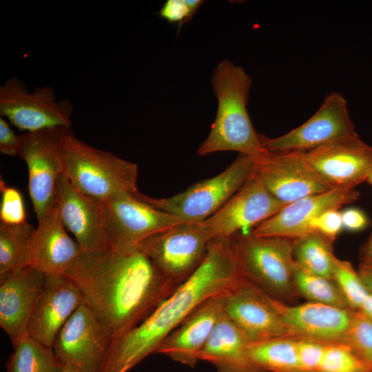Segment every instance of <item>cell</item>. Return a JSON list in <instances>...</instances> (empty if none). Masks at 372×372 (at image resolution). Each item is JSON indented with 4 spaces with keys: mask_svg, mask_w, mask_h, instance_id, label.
<instances>
[{
    "mask_svg": "<svg viewBox=\"0 0 372 372\" xmlns=\"http://www.w3.org/2000/svg\"><path fill=\"white\" fill-rule=\"evenodd\" d=\"M112 338L145 320L178 286L140 250L81 252L64 274Z\"/></svg>",
    "mask_w": 372,
    "mask_h": 372,
    "instance_id": "6da1fadb",
    "label": "cell"
},
{
    "mask_svg": "<svg viewBox=\"0 0 372 372\" xmlns=\"http://www.w3.org/2000/svg\"><path fill=\"white\" fill-rule=\"evenodd\" d=\"M234 236L209 245L198 268L145 320L112 338L100 372H127L149 354L205 300L221 296L242 278Z\"/></svg>",
    "mask_w": 372,
    "mask_h": 372,
    "instance_id": "7a4b0ae2",
    "label": "cell"
},
{
    "mask_svg": "<svg viewBox=\"0 0 372 372\" xmlns=\"http://www.w3.org/2000/svg\"><path fill=\"white\" fill-rule=\"evenodd\" d=\"M251 85V79L244 68L229 60L215 68L211 85L217 112L208 136L197 149L198 155L235 151L257 161L269 153L262 145L247 112Z\"/></svg>",
    "mask_w": 372,
    "mask_h": 372,
    "instance_id": "3957f363",
    "label": "cell"
},
{
    "mask_svg": "<svg viewBox=\"0 0 372 372\" xmlns=\"http://www.w3.org/2000/svg\"><path fill=\"white\" fill-rule=\"evenodd\" d=\"M138 175L136 163L90 145L66 130L63 176L81 192L101 201L118 193H134Z\"/></svg>",
    "mask_w": 372,
    "mask_h": 372,
    "instance_id": "277c9868",
    "label": "cell"
},
{
    "mask_svg": "<svg viewBox=\"0 0 372 372\" xmlns=\"http://www.w3.org/2000/svg\"><path fill=\"white\" fill-rule=\"evenodd\" d=\"M254 169V161L239 154L220 174L200 180L172 196L152 198L138 190L135 194L155 208L186 223H200L214 214L244 185Z\"/></svg>",
    "mask_w": 372,
    "mask_h": 372,
    "instance_id": "5b68a950",
    "label": "cell"
},
{
    "mask_svg": "<svg viewBox=\"0 0 372 372\" xmlns=\"http://www.w3.org/2000/svg\"><path fill=\"white\" fill-rule=\"evenodd\" d=\"M243 276L269 296L285 302L298 294L293 281V240L276 236H234Z\"/></svg>",
    "mask_w": 372,
    "mask_h": 372,
    "instance_id": "8992f818",
    "label": "cell"
},
{
    "mask_svg": "<svg viewBox=\"0 0 372 372\" xmlns=\"http://www.w3.org/2000/svg\"><path fill=\"white\" fill-rule=\"evenodd\" d=\"M74 111L70 101L57 99L52 86L39 87L30 92L15 76L0 86V116L20 130L33 132L57 127L71 129Z\"/></svg>",
    "mask_w": 372,
    "mask_h": 372,
    "instance_id": "52a82bcc",
    "label": "cell"
},
{
    "mask_svg": "<svg viewBox=\"0 0 372 372\" xmlns=\"http://www.w3.org/2000/svg\"><path fill=\"white\" fill-rule=\"evenodd\" d=\"M103 203L108 244L121 253L136 251L148 237L186 223L142 200L135 192L118 193Z\"/></svg>",
    "mask_w": 372,
    "mask_h": 372,
    "instance_id": "ba28073f",
    "label": "cell"
},
{
    "mask_svg": "<svg viewBox=\"0 0 372 372\" xmlns=\"http://www.w3.org/2000/svg\"><path fill=\"white\" fill-rule=\"evenodd\" d=\"M69 128L45 129L21 135L19 156L28 172V192L37 220L55 203L63 176V137Z\"/></svg>",
    "mask_w": 372,
    "mask_h": 372,
    "instance_id": "9c48e42d",
    "label": "cell"
},
{
    "mask_svg": "<svg viewBox=\"0 0 372 372\" xmlns=\"http://www.w3.org/2000/svg\"><path fill=\"white\" fill-rule=\"evenodd\" d=\"M212 239L201 222L183 223L148 237L138 249L179 285L203 262Z\"/></svg>",
    "mask_w": 372,
    "mask_h": 372,
    "instance_id": "30bf717a",
    "label": "cell"
},
{
    "mask_svg": "<svg viewBox=\"0 0 372 372\" xmlns=\"http://www.w3.org/2000/svg\"><path fill=\"white\" fill-rule=\"evenodd\" d=\"M220 300L225 314L250 344L292 337L273 298L245 277L221 295Z\"/></svg>",
    "mask_w": 372,
    "mask_h": 372,
    "instance_id": "8fae6325",
    "label": "cell"
},
{
    "mask_svg": "<svg viewBox=\"0 0 372 372\" xmlns=\"http://www.w3.org/2000/svg\"><path fill=\"white\" fill-rule=\"evenodd\" d=\"M355 133L347 101L340 93L333 92L318 110L300 126L276 138L259 134V138L269 153L306 152Z\"/></svg>",
    "mask_w": 372,
    "mask_h": 372,
    "instance_id": "7c38bea8",
    "label": "cell"
},
{
    "mask_svg": "<svg viewBox=\"0 0 372 372\" xmlns=\"http://www.w3.org/2000/svg\"><path fill=\"white\" fill-rule=\"evenodd\" d=\"M304 156L331 189H355L372 174V147L357 133L306 152Z\"/></svg>",
    "mask_w": 372,
    "mask_h": 372,
    "instance_id": "4fadbf2b",
    "label": "cell"
},
{
    "mask_svg": "<svg viewBox=\"0 0 372 372\" xmlns=\"http://www.w3.org/2000/svg\"><path fill=\"white\" fill-rule=\"evenodd\" d=\"M112 338L92 311L81 304L59 331L52 349L63 364L81 372H100Z\"/></svg>",
    "mask_w": 372,
    "mask_h": 372,
    "instance_id": "5bb4252c",
    "label": "cell"
},
{
    "mask_svg": "<svg viewBox=\"0 0 372 372\" xmlns=\"http://www.w3.org/2000/svg\"><path fill=\"white\" fill-rule=\"evenodd\" d=\"M254 171L269 192L286 205L333 189L311 167L303 152L269 153L254 161Z\"/></svg>",
    "mask_w": 372,
    "mask_h": 372,
    "instance_id": "9a60e30c",
    "label": "cell"
},
{
    "mask_svg": "<svg viewBox=\"0 0 372 372\" xmlns=\"http://www.w3.org/2000/svg\"><path fill=\"white\" fill-rule=\"evenodd\" d=\"M285 205L269 192L254 171L244 185L220 209L201 223L212 238L231 237L240 229L259 225Z\"/></svg>",
    "mask_w": 372,
    "mask_h": 372,
    "instance_id": "2e32d148",
    "label": "cell"
},
{
    "mask_svg": "<svg viewBox=\"0 0 372 372\" xmlns=\"http://www.w3.org/2000/svg\"><path fill=\"white\" fill-rule=\"evenodd\" d=\"M56 201L63 223L74 235L81 252L110 247L105 230L103 201L81 192L64 176L58 183Z\"/></svg>",
    "mask_w": 372,
    "mask_h": 372,
    "instance_id": "e0dca14e",
    "label": "cell"
},
{
    "mask_svg": "<svg viewBox=\"0 0 372 372\" xmlns=\"http://www.w3.org/2000/svg\"><path fill=\"white\" fill-rule=\"evenodd\" d=\"M359 196L355 189H333L302 198L286 205L277 214L256 225L251 234L295 240L312 232L310 225L321 214L338 209L355 201Z\"/></svg>",
    "mask_w": 372,
    "mask_h": 372,
    "instance_id": "ac0fdd59",
    "label": "cell"
},
{
    "mask_svg": "<svg viewBox=\"0 0 372 372\" xmlns=\"http://www.w3.org/2000/svg\"><path fill=\"white\" fill-rule=\"evenodd\" d=\"M83 303L76 284L65 275H44L28 335L52 347L65 323Z\"/></svg>",
    "mask_w": 372,
    "mask_h": 372,
    "instance_id": "d6986e66",
    "label": "cell"
},
{
    "mask_svg": "<svg viewBox=\"0 0 372 372\" xmlns=\"http://www.w3.org/2000/svg\"><path fill=\"white\" fill-rule=\"evenodd\" d=\"M273 302L293 338L323 344L343 343L352 310L313 302L291 306L273 298Z\"/></svg>",
    "mask_w": 372,
    "mask_h": 372,
    "instance_id": "ffe728a7",
    "label": "cell"
},
{
    "mask_svg": "<svg viewBox=\"0 0 372 372\" xmlns=\"http://www.w3.org/2000/svg\"><path fill=\"white\" fill-rule=\"evenodd\" d=\"M66 229L55 200L38 220L30 242L28 266L44 275H64L81 253Z\"/></svg>",
    "mask_w": 372,
    "mask_h": 372,
    "instance_id": "44dd1931",
    "label": "cell"
},
{
    "mask_svg": "<svg viewBox=\"0 0 372 372\" xmlns=\"http://www.w3.org/2000/svg\"><path fill=\"white\" fill-rule=\"evenodd\" d=\"M44 274L28 266L0 282V326L14 347L28 335Z\"/></svg>",
    "mask_w": 372,
    "mask_h": 372,
    "instance_id": "7402d4cb",
    "label": "cell"
},
{
    "mask_svg": "<svg viewBox=\"0 0 372 372\" xmlns=\"http://www.w3.org/2000/svg\"><path fill=\"white\" fill-rule=\"evenodd\" d=\"M223 313L220 296L205 300L163 340L156 353L194 366Z\"/></svg>",
    "mask_w": 372,
    "mask_h": 372,
    "instance_id": "603a6c76",
    "label": "cell"
},
{
    "mask_svg": "<svg viewBox=\"0 0 372 372\" xmlns=\"http://www.w3.org/2000/svg\"><path fill=\"white\" fill-rule=\"evenodd\" d=\"M250 342L225 314L202 350L199 360L212 364L217 372H265L252 360Z\"/></svg>",
    "mask_w": 372,
    "mask_h": 372,
    "instance_id": "cb8c5ba5",
    "label": "cell"
},
{
    "mask_svg": "<svg viewBox=\"0 0 372 372\" xmlns=\"http://www.w3.org/2000/svg\"><path fill=\"white\" fill-rule=\"evenodd\" d=\"M34 229L28 222L15 225L0 223V282L28 267Z\"/></svg>",
    "mask_w": 372,
    "mask_h": 372,
    "instance_id": "d4e9b609",
    "label": "cell"
},
{
    "mask_svg": "<svg viewBox=\"0 0 372 372\" xmlns=\"http://www.w3.org/2000/svg\"><path fill=\"white\" fill-rule=\"evenodd\" d=\"M333 242L316 231L293 240L295 262L309 273L333 280L336 259Z\"/></svg>",
    "mask_w": 372,
    "mask_h": 372,
    "instance_id": "484cf974",
    "label": "cell"
},
{
    "mask_svg": "<svg viewBox=\"0 0 372 372\" xmlns=\"http://www.w3.org/2000/svg\"><path fill=\"white\" fill-rule=\"evenodd\" d=\"M249 353L265 372H302L295 338L281 337L250 344Z\"/></svg>",
    "mask_w": 372,
    "mask_h": 372,
    "instance_id": "4316f807",
    "label": "cell"
},
{
    "mask_svg": "<svg viewBox=\"0 0 372 372\" xmlns=\"http://www.w3.org/2000/svg\"><path fill=\"white\" fill-rule=\"evenodd\" d=\"M14 348L6 364L8 372H60L63 366L52 347L29 335Z\"/></svg>",
    "mask_w": 372,
    "mask_h": 372,
    "instance_id": "83f0119b",
    "label": "cell"
},
{
    "mask_svg": "<svg viewBox=\"0 0 372 372\" xmlns=\"http://www.w3.org/2000/svg\"><path fill=\"white\" fill-rule=\"evenodd\" d=\"M293 281L298 296L309 302L350 309L333 280L309 273L296 262Z\"/></svg>",
    "mask_w": 372,
    "mask_h": 372,
    "instance_id": "f1b7e54d",
    "label": "cell"
},
{
    "mask_svg": "<svg viewBox=\"0 0 372 372\" xmlns=\"http://www.w3.org/2000/svg\"><path fill=\"white\" fill-rule=\"evenodd\" d=\"M333 280L340 290L349 309L359 311L370 294L358 271L351 264L336 258Z\"/></svg>",
    "mask_w": 372,
    "mask_h": 372,
    "instance_id": "f546056e",
    "label": "cell"
},
{
    "mask_svg": "<svg viewBox=\"0 0 372 372\" xmlns=\"http://www.w3.org/2000/svg\"><path fill=\"white\" fill-rule=\"evenodd\" d=\"M343 343L348 345L372 372V320L359 311H353L350 327Z\"/></svg>",
    "mask_w": 372,
    "mask_h": 372,
    "instance_id": "4dcf8cb0",
    "label": "cell"
},
{
    "mask_svg": "<svg viewBox=\"0 0 372 372\" xmlns=\"http://www.w3.org/2000/svg\"><path fill=\"white\" fill-rule=\"evenodd\" d=\"M318 370L328 372H371L344 343L324 344Z\"/></svg>",
    "mask_w": 372,
    "mask_h": 372,
    "instance_id": "1f68e13d",
    "label": "cell"
},
{
    "mask_svg": "<svg viewBox=\"0 0 372 372\" xmlns=\"http://www.w3.org/2000/svg\"><path fill=\"white\" fill-rule=\"evenodd\" d=\"M0 223L20 225L26 221V209L20 191L8 185L0 178Z\"/></svg>",
    "mask_w": 372,
    "mask_h": 372,
    "instance_id": "d6a6232c",
    "label": "cell"
},
{
    "mask_svg": "<svg viewBox=\"0 0 372 372\" xmlns=\"http://www.w3.org/2000/svg\"><path fill=\"white\" fill-rule=\"evenodd\" d=\"M296 340L298 360L302 371L318 370L324 353V344L304 339Z\"/></svg>",
    "mask_w": 372,
    "mask_h": 372,
    "instance_id": "836d02e7",
    "label": "cell"
},
{
    "mask_svg": "<svg viewBox=\"0 0 372 372\" xmlns=\"http://www.w3.org/2000/svg\"><path fill=\"white\" fill-rule=\"evenodd\" d=\"M310 228L311 231L318 232L334 241L343 229L341 211L331 209L321 214L311 222Z\"/></svg>",
    "mask_w": 372,
    "mask_h": 372,
    "instance_id": "e575fe53",
    "label": "cell"
},
{
    "mask_svg": "<svg viewBox=\"0 0 372 372\" xmlns=\"http://www.w3.org/2000/svg\"><path fill=\"white\" fill-rule=\"evenodd\" d=\"M158 14L169 23H177L178 28L193 17L185 0H167Z\"/></svg>",
    "mask_w": 372,
    "mask_h": 372,
    "instance_id": "d590c367",
    "label": "cell"
},
{
    "mask_svg": "<svg viewBox=\"0 0 372 372\" xmlns=\"http://www.w3.org/2000/svg\"><path fill=\"white\" fill-rule=\"evenodd\" d=\"M21 147V135H18L10 127V123L0 116V152L10 156H19Z\"/></svg>",
    "mask_w": 372,
    "mask_h": 372,
    "instance_id": "8d00e7d4",
    "label": "cell"
},
{
    "mask_svg": "<svg viewBox=\"0 0 372 372\" xmlns=\"http://www.w3.org/2000/svg\"><path fill=\"white\" fill-rule=\"evenodd\" d=\"M341 213L343 228L349 231H358L364 229L368 225L367 216L359 209L349 208Z\"/></svg>",
    "mask_w": 372,
    "mask_h": 372,
    "instance_id": "74e56055",
    "label": "cell"
},
{
    "mask_svg": "<svg viewBox=\"0 0 372 372\" xmlns=\"http://www.w3.org/2000/svg\"><path fill=\"white\" fill-rule=\"evenodd\" d=\"M358 273L368 290L372 293V263H361Z\"/></svg>",
    "mask_w": 372,
    "mask_h": 372,
    "instance_id": "f35d334b",
    "label": "cell"
},
{
    "mask_svg": "<svg viewBox=\"0 0 372 372\" xmlns=\"http://www.w3.org/2000/svg\"><path fill=\"white\" fill-rule=\"evenodd\" d=\"M361 259V263H372V234L362 247Z\"/></svg>",
    "mask_w": 372,
    "mask_h": 372,
    "instance_id": "ab89813d",
    "label": "cell"
},
{
    "mask_svg": "<svg viewBox=\"0 0 372 372\" xmlns=\"http://www.w3.org/2000/svg\"><path fill=\"white\" fill-rule=\"evenodd\" d=\"M359 311L372 320V293H370Z\"/></svg>",
    "mask_w": 372,
    "mask_h": 372,
    "instance_id": "60d3db41",
    "label": "cell"
},
{
    "mask_svg": "<svg viewBox=\"0 0 372 372\" xmlns=\"http://www.w3.org/2000/svg\"><path fill=\"white\" fill-rule=\"evenodd\" d=\"M186 3L190 10V12L194 16L197 10L199 9L200 6L203 4V1L201 0H185Z\"/></svg>",
    "mask_w": 372,
    "mask_h": 372,
    "instance_id": "b9f144b4",
    "label": "cell"
},
{
    "mask_svg": "<svg viewBox=\"0 0 372 372\" xmlns=\"http://www.w3.org/2000/svg\"><path fill=\"white\" fill-rule=\"evenodd\" d=\"M60 372H81V371L75 365L67 364H63V366Z\"/></svg>",
    "mask_w": 372,
    "mask_h": 372,
    "instance_id": "7bdbcfd3",
    "label": "cell"
},
{
    "mask_svg": "<svg viewBox=\"0 0 372 372\" xmlns=\"http://www.w3.org/2000/svg\"><path fill=\"white\" fill-rule=\"evenodd\" d=\"M367 181L372 185V174L370 175L369 178L367 179Z\"/></svg>",
    "mask_w": 372,
    "mask_h": 372,
    "instance_id": "ee69618b",
    "label": "cell"
},
{
    "mask_svg": "<svg viewBox=\"0 0 372 372\" xmlns=\"http://www.w3.org/2000/svg\"><path fill=\"white\" fill-rule=\"evenodd\" d=\"M302 372H328V371H321V370H316V371H302Z\"/></svg>",
    "mask_w": 372,
    "mask_h": 372,
    "instance_id": "f6af8a7d",
    "label": "cell"
}]
</instances>
